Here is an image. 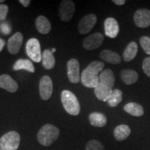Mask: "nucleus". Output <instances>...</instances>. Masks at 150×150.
<instances>
[{
  "label": "nucleus",
  "mask_w": 150,
  "mask_h": 150,
  "mask_svg": "<svg viewBox=\"0 0 150 150\" xmlns=\"http://www.w3.org/2000/svg\"><path fill=\"white\" fill-rule=\"evenodd\" d=\"M4 0H0V3H2V2H4Z\"/></svg>",
  "instance_id": "obj_35"
},
{
  "label": "nucleus",
  "mask_w": 150,
  "mask_h": 150,
  "mask_svg": "<svg viewBox=\"0 0 150 150\" xmlns=\"http://www.w3.org/2000/svg\"><path fill=\"white\" fill-rule=\"evenodd\" d=\"M97 18L95 14H88L81 18L78 25V31L81 34H87L95 27Z\"/></svg>",
  "instance_id": "obj_9"
},
{
  "label": "nucleus",
  "mask_w": 150,
  "mask_h": 150,
  "mask_svg": "<svg viewBox=\"0 0 150 150\" xmlns=\"http://www.w3.org/2000/svg\"><path fill=\"white\" fill-rule=\"evenodd\" d=\"M140 43L144 52L150 55V38L148 36H142L140 39Z\"/></svg>",
  "instance_id": "obj_27"
},
{
  "label": "nucleus",
  "mask_w": 150,
  "mask_h": 150,
  "mask_svg": "<svg viewBox=\"0 0 150 150\" xmlns=\"http://www.w3.org/2000/svg\"><path fill=\"white\" fill-rule=\"evenodd\" d=\"M22 42L23 35L20 32H16L8 39L7 43V49L9 53L11 54H17L20 52Z\"/></svg>",
  "instance_id": "obj_13"
},
{
  "label": "nucleus",
  "mask_w": 150,
  "mask_h": 150,
  "mask_svg": "<svg viewBox=\"0 0 150 150\" xmlns=\"http://www.w3.org/2000/svg\"><path fill=\"white\" fill-rule=\"evenodd\" d=\"M61 99L63 108L67 113L76 116L79 114L81 110L79 102L72 92L67 90L62 91Z\"/></svg>",
  "instance_id": "obj_4"
},
{
  "label": "nucleus",
  "mask_w": 150,
  "mask_h": 150,
  "mask_svg": "<svg viewBox=\"0 0 150 150\" xmlns=\"http://www.w3.org/2000/svg\"><path fill=\"white\" fill-rule=\"evenodd\" d=\"M39 91L41 99L43 100H48L50 99L53 93V82L47 75H45L40 79Z\"/></svg>",
  "instance_id": "obj_8"
},
{
  "label": "nucleus",
  "mask_w": 150,
  "mask_h": 150,
  "mask_svg": "<svg viewBox=\"0 0 150 150\" xmlns=\"http://www.w3.org/2000/svg\"><path fill=\"white\" fill-rule=\"evenodd\" d=\"M104 40V36L101 33H95L90 35L84 40L83 47L87 50H93L99 47Z\"/></svg>",
  "instance_id": "obj_11"
},
{
  "label": "nucleus",
  "mask_w": 150,
  "mask_h": 150,
  "mask_svg": "<svg viewBox=\"0 0 150 150\" xmlns=\"http://www.w3.org/2000/svg\"><path fill=\"white\" fill-rule=\"evenodd\" d=\"M26 52L29 59L35 63H40L42 61L40 44L37 38H33L27 41L26 44Z\"/></svg>",
  "instance_id": "obj_6"
},
{
  "label": "nucleus",
  "mask_w": 150,
  "mask_h": 150,
  "mask_svg": "<svg viewBox=\"0 0 150 150\" xmlns=\"http://www.w3.org/2000/svg\"><path fill=\"white\" fill-rule=\"evenodd\" d=\"M56 52V49H54V48L52 49V53H54V52Z\"/></svg>",
  "instance_id": "obj_34"
},
{
  "label": "nucleus",
  "mask_w": 150,
  "mask_h": 150,
  "mask_svg": "<svg viewBox=\"0 0 150 150\" xmlns=\"http://www.w3.org/2000/svg\"><path fill=\"white\" fill-rule=\"evenodd\" d=\"M138 53V45L136 42H131L127 45L123 53V59L125 62H129L135 59Z\"/></svg>",
  "instance_id": "obj_21"
},
{
  "label": "nucleus",
  "mask_w": 150,
  "mask_h": 150,
  "mask_svg": "<svg viewBox=\"0 0 150 150\" xmlns=\"http://www.w3.org/2000/svg\"><path fill=\"white\" fill-rule=\"evenodd\" d=\"M8 13V6L6 4H0V21L6 18Z\"/></svg>",
  "instance_id": "obj_28"
},
{
  "label": "nucleus",
  "mask_w": 150,
  "mask_h": 150,
  "mask_svg": "<svg viewBox=\"0 0 150 150\" xmlns=\"http://www.w3.org/2000/svg\"><path fill=\"white\" fill-rule=\"evenodd\" d=\"M104 63L101 61H93L81 73V81L86 88H95L99 83V74L104 68Z\"/></svg>",
  "instance_id": "obj_2"
},
{
  "label": "nucleus",
  "mask_w": 150,
  "mask_h": 150,
  "mask_svg": "<svg viewBox=\"0 0 150 150\" xmlns=\"http://www.w3.org/2000/svg\"><path fill=\"white\" fill-rule=\"evenodd\" d=\"M100 57L102 60L108 63H110V64L117 65L121 62L120 56L116 52L111 51V50H103L100 54Z\"/></svg>",
  "instance_id": "obj_17"
},
{
  "label": "nucleus",
  "mask_w": 150,
  "mask_h": 150,
  "mask_svg": "<svg viewBox=\"0 0 150 150\" xmlns=\"http://www.w3.org/2000/svg\"><path fill=\"white\" fill-rule=\"evenodd\" d=\"M105 34L110 38L117 37L120 31L119 24L115 18H108L104 22Z\"/></svg>",
  "instance_id": "obj_14"
},
{
  "label": "nucleus",
  "mask_w": 150,
  "mask_h": 150,
  "mask_svg": "<svg viewBox=\"0 0 150 150\" xmlns=\"http://www.w3.org/2000/svg\"><path fill=\"white\" fill-rule=\"evenodd\" d=\"M5 45H6L5 40L2 38H0V52L2 51Z\"/></svg>",
  "instance_id": "obj_33"
},
{
  "label": "nucleus",
  "mask_w": 150,
  "mask_h": 150,
  "mask_svg": "<svg viewBox=\"0 0 150 150\" xmlns=\"http://www.w3.org/2000/svg\"><path fill=\"white\" fill-rule=\"evenodd\" d=\"M112 2L115 3L116 5L122 6V5H124L125 3H126V1H125V0H113Z\"/></svg>",
  "instance_id": "obj_32"
},
{
  "label": "nucleus",
  "mask_w": 150,
  "mask_h": 150,
  "mask_svg": "<svg viewBox=\"0 0 150 150\" xmlns=\"http://www.w3.org/2000/svg\"><path fill=\"white\" fill-rule=\"evenodd\" d=\"M19 1L24 7H28L30 5V4H31L30 0H20Z\"/></svg>",
  "instance_id": "obj_31"
},
{
  "label": "nucleus",
  "mask_w": 150,
  "mask_h": 150,
  "mask_svg": "<svg viewBox=\"0 0 150 150\" xmlns=\"http://www.w3.org/2000/svg\"><path fill=\"white\" fill-rule=\"evenodd\" d=\"M120 76L122 80L127 85H131V84L136 83L138 79V74L136 71L129 70V69L122 71Z\"/></svg>",
  "instance_id": "obj_22"
},
{
  "label": "nucleus",
  "mask_w": 150,
  "mask_h": 150,
  "mask_svg": "<svg viewBox=\"0 0 150 150\" xmlns=\"http://www.w3.org/2000/svg\"><path fill=\"white\" fill-rule=\"evenodd\" d=\"M75 13V4L70 0H63L60 4L59 16L63 22H69L72 20Z\"/></svg>",
  "instance_id": "obj_7"
},
{
  "label": "nucleus",
  "mask_w": 150,
  "mask_h": 150,
  "mask_svg": "<svg viewBox=\"0 0 150 150\" xmlns=\"http://www.w3.org/2000/svg\"><path fill=\"white\" fill-rule=\"evenodd\" d=\"M59 134V128L51 124H47L39 130L37 134V138L40 145L48 147L58 139Z\"/></svg>",
  "instance_id": "obj_3"
},
{
  "label": "nucleus",
  "mask_w": 150,
  "mask_h": 150,
  "mask_svg": "<svg viewBox=\"0 0 150 150\" xmlns=\"http://www.w3.org/2000/svg\"><path fill=\"white\" fill-rule=\"evenodd\" d=\"M42 65L46 70H52L55 66V58L51 50H45L42 54Z\"/></svg>",
  "instance_id": "obj_23"
},
{
  "label": "nucleus",
  "mask_w": 150,
  "mask_h": 150,
  "mask_svg": "<svg viewBox=\"0 0 150 150\" xmlns=\"http://www.w3.org/2000/svg\"><path fill=\"white\" fill-rule=\"evenodd\" d=\"M19 133L11 131L0 138V150H17L20 144Z\"/></svg>",
  "instance_id": "obj_5"
},
{
  "label": "nucleus",
  "mask_w": 150,
  "mask_h": 150,
  "mask_svg": "<svg viewBox=\"0 0 150 150\" xmlns=\"http://www.w3.org/2000/svg\"><path fill=\"white\" fill-rule=\"evenodd\" d=\"M0 29H1V32L4 33L5 35H8L11 33V27L8 22H4L0 24Z\"/></svg>",
  "instance_id": "obj_30"
},
{
  "label": "nucleus",
  "mask_w": 150,
  "mask_h": 150,
  "mask_svg": "<svg viewBox=\"0 0 150 150\" xmlns=\"http://www.w3.org/2000/svg\"><path fill=\"white\" fill-rule=\"evenodd\" d=\"M134 22L136 25L140 28H147L150 26V11L142 8L135 13Z\"/></svg>",
  "instance_id": "obj_12"
},
{
  "label": "nucleus",
  "mask_w": 150,
  "mask_h": 150,
  "mask_svg": "<svg viewBox=\"0 0 150 150\" xmlns=\"http://www.w3.org/2000/svg\"><path fill=\"white\" fill-rule=\"evenodd\" d=\"M124 110L127 113L136 117H140L144 114L143 107L140 104L136 102H130L124 106Z\"/></svg>",
  "instance_id": "obj_20"
},
{
  "label": "nucleus",
  "mask_w": 150,
  "mask_h": 150,
  "mask_svg": "<svg viewBox=\"0 0 150 150\" xmlns=\"http://www.w3.org/2000/svg\"><path fill=\"white\" fill-rule=\"evenodd\" d=\"M113 134L116 140L122 141L126 140L131 134V128L126 125H118L114 129Z\"/></svg>",
  "instance_id": "obj_18"
},
{
  "label": "nucleus",
  "mask_w": 150,
  "mask_h": 150,
  "mask_svg": "<svg viewBox=\"0 0 150 150\" xmlns=\"http://www.w3.org/2000/svg\"><path fill=\"white\" fill-rule=\"evenodd\" d=\"M24 70L28 72L33 73L35 72V67L33 64L29 59H20L17 61L13 65V70Z\"/></svg>",
  "instance_id": "obj_24"
},
{
  "label": "nucleus",
  "mask_w": 150,
  "mask_h": 150,
  "mask_svg": "<svg viewBox=\"0 0 150 150\" xmlns=\"http://www.w3.org/2000/svg\"><path fill=\"white\" fill-rule=\"evenodd\" d=\"M99 83L95 88L97 98L102 102H107L111 95L115 83V76L110 69L103 70L99 75Z\"/></svg>",
  "instance_id": "obj_1"
},
{
  "label": "nucleus",
  "mask_w": 150,
  "mask_h": 150,
  "mask_svg": "<svg viewBox=\"0 0 150 150\" xmlns=\"http://www.w3.org/2000/svg\"><path fill=\"white\" fill-rule=\"evenodd\" d=\"M79 67V63L76 59H72L67 62V76L71 83H77L80 81Z\"/></svg>",
  "instance_id": "obj_10"
},
{
  "label": "nucleus",
  "mask_w": 150,
  "mask_h": 150,
  "mask_svg": "<svg viewBox=\"0 0 150 150\" xmlns=\"http://www.w3.org/2000/svg\"><path fill=\"white\" fill-rule=\"evenodd\" d=\"M142 70L144 72L150 77V57H147L144 59L142 63Z\"/></svg>",
  "instance_id": "obj_29"
},
{
  "label": "nucleus",
  "mask_w": 150,
  "mask_h": 150,
  "mask_svg": "<svg viewBox=\"0 0 150 150\" xmlns=\"http://www.w3.org/2000/svg\"><path fill=\"white\" fill-rule=\"evenodd\" d=\"M35 27L38 32L41 34H47L52 29L51 24L46 17L43 16H38L35 20Z\"/></svg>",
  "instance_id": "obj_16"
},
{
  "label": "nucleus",
  "mask_w": 150,
  "mask_h": 150,
  "mask_svg": "<svg viewBox=\"0 0 150 150\" xmlns=\"http://www.w3.org/2000/svg\"><path fill=\"white\" fill-rule=\"evenodd\" d=\"M86 150H105L104 145L97 140H91L87 142Z\"/></svg>",
  "instance_id": "obj_26"
},
{
  "label": "nucleus",
  "mask_w": 150,
  "mask_h": 150,
  "mask_svg": "<svg viewBox=\"0 0 150 150\" xmlns=\"http://www.w3.org/2000/svg\"><path fill=\"white\" fill-rule=\"evenodd\" d=\"M0 88L10 93H16L18 89V84L8 74L0 76Z\"/></svg>",
  "instance_id": "obj_15"
},
{
  "label": "nucleus",
  "mask_w": 150,
  "mask_h": 150,
  "mask_svg": "<svg viewBox=\"0 0 150 150\" xmlns=\"http://www.w3.org/2000/svg\"><path fill=\"white\" fill-rule=\"evenodd\" d=\"M89 121L92 126L96 127H103L107 123L106 117L103 113L99 112H93L90 114Z\"/></svg>",
  "instance_id": "obj_19"
},
{
  "label": "nucleus",
  "mask_w": 150,
  "mask_h": 150,
  "mask_svg": "<svg viewBox=\"0 0 150 150\" xmlns=\"http://www.w3.org/2000/svg\"><path fill=\"white\" fill-rule=\"evenodd\" d=\"M122 101V92L119 89H115L112 92L107 102L110 107H115Z\"/></svg>",
  "instance_id": "obj_25"
}]
</instances>
